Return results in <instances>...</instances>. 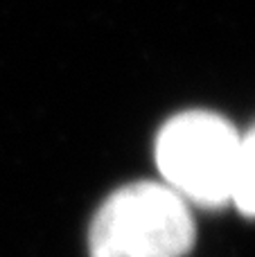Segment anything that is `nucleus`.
Segmentation results:
<instances>
[{
    "mask_svg": "<svg viewBox=\"0 0 255 257\" xmlns=\"http://www.w3.org/2000/svg\"><path fill=\"white\" fill-rule=\"evenodd\" d=\"M194 244L190 205L165 183H131L97 210L90 257H183Z\"/></svg>",
    "mask_w": 255,
    "mask_h": 257,
    "instance_id": "1",
    "label": "nucleus"
},
{
    "mask_svg": "<svg viewBox=\"0 0 255 257\" xmlns=\"http://www.w3.org/2000/svg\"><path fill=\"white\" fill-rule=\"evenodd\" d=\"M237 131L212 111H185L165 122L156 138V163L165 185L199 205L228 203L239 154Z\"/></svg>",
    "mask_w": 255,
    "mask_h": 257,
    "instance_id": "2",
    "label": "nucleus"
},
{
    "mask_svg": "<svg viewBox=\"0 0 255 257\" xmlns=\"http://www.w3.org/2000/svg\"><path fill=\"white\" fill-rule=\"evenodd\" d=\"M230 201L246 217H255V126L239 138L237 169Z\"/></svg>",
    "mask_w": 255,
    "mask_h": 257,
    "instance_id": "3",
    "label": "nucleus"
}]
</instances>
